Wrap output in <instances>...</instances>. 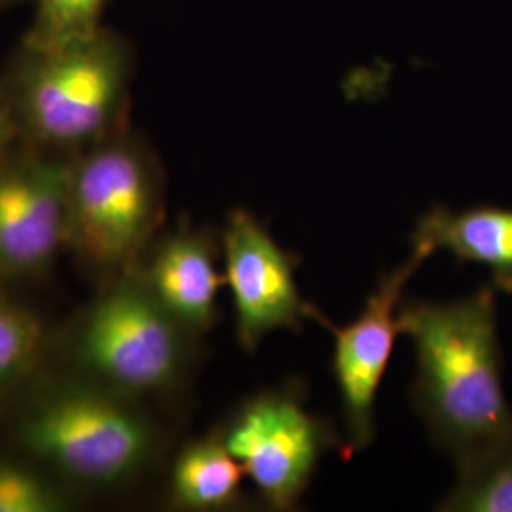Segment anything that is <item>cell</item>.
Instances as JSON below:
<instances>
[{
    "label": "cell",
    "instance_id": "6da1fadb",
    "mask_svg": "<svg viewBox=\"0 0 512 512\" xmlns=\"http://www.w3.org/2000/svg\"><path fill=\"white\" fill-rule=\"evenodd\" d=\"M399 332L416 353L414 406L442 450L463 465L512 444L494 289L456 302H403Z\"/></svg>",
    "mask_w": 512,
    "mask_h": 512
},
{
    "label": "cell",
    "instance_id": "7a4b0ae2",
    "mask_svg": "<svg viewBox=\"0 0 512 512\" xmlns=\"http://www.w3.org/2000/svg\"><path fill=\"white\" fill-rule=\"evenodd\" d=\"M12 395L8 435L16 450L69 488L128 486L162 454V429L143 401L74 372H35Z\"/></svg>",
    "mask_w": 512,
    "mask_h": 512
},
{
    "label": "cell",
    "instance_id": "3957f363",
    "mask_svg": "<svg viewBox=\"0 0 512 512\" xmlns=\"http://www.w3.org/2000/svg\"><path fill=\"white\" fill-rule=\"evenodd\" d=\"M133 48L120 33L33 46L19 40L0 73V93L19 143L76 156L128 128Z\"/></svg>",
    "mask_w": 512,
    "mask_h": 512
},
{
    "label": "cell",
    "instance_id": "277c9868",
    "mask_svg": "<svg viewBox=\"0 0 512 512\" xmlns=\"http://www.w3.org/2000/svg\"><path fill=\"white\" fill-rule=\"evenodd\" d=\"M196 336L175 321L135 270L110 275L67 340L71 372L145 401L173 393L188 374Z\"/></svg>",
    "mask_w": 512,
    "mask_h": 512
},
{
    "label": "cell",
    "instance_id": "5b68a950",
    "mask_svg": "<svg viewBox=\"0 0 512 512\" xmlns=\"http://www.w3.org/2000/svg\"><path fill=\"white\" fill-rule=\"evenodd\" d=\"M164 213L162 167L128 128L74 156L67 247L93 270H135Z\"/></svg>",
    "mask_w": 512,
    "mask_h": 512
},
{
    "label": "cell",
    "instance_id": "8992f818",
    "mask_svg": "<svg viewBox=\"0 0 512 512\" xmlns=\"http://www.w3.org/2000/svg\"><path fill=\"white\" fill-rule=\"evenodd\" d=\"M220 435L262 503L277 512L296 509L323 454L338 444L329 423L311 414L291 387L241 403Z\"/></svg>",
    "mask_w": 512,
    "mask_h": 512
},
{
    "label": "cell",
    "instance_id": "52a82bcc",
    "mask_svg": "<svg viewBox=\"0 0 512 512\" xmlns=\"http://www.w3.org/2000/svg\"><path fill=\"white\" fill-rule=\"evenodd\" d=\"M73 158L18 143L0 162V281L44 272L67 247Z\"/></svg>",
    "mask_w": 512,
    "mask_h": 512
},
{
    "label": "cell",
    "instance_id": "ba28073f",
    "mask_svg": "<svg viewBox=\"0 0 512 512\" xmlns=\"http://www.w3.org/2000/svg\"><path fill=\"white\" fill-rule=\"evenodd\" d=\"M431 256L429 249L414 245L399 268L382 275L361 315L348 327H334L321 311L310 306V319L334 336L332 370L353 450L366 448L374 440V404L395 340L401 334L399 308L404 289Z\"/></svg>",
    "mask_w": 512,
    "mask_h": 512
},
{
    "label": "cell",
    "instance_id": "9c48e42d",
    "mask_svg": "<svg viewBox=\"0 0 512 512\" xmlns=\"http://www.w3.org/2000/svg\"><path fill=\"white\" fill-rule=\"evenodd\" d=\"M224 281L232 291L239 346L255 353L274 330L300 332L310 306L296 287L298 256L279 247L247 209H234L222 232Z\"/></svg>",
    "mask_w": 512,
    "mask_h": 512
},
{
    "label": "cell",
    "instance_id": "30bf717a",
    "mask_svg": "<svg viewBox=\"0 0 512 512\" xmlns=\"http://www.w3.org/2000/svg\"><path fill=\"white\" fill-rule=\"evenodd\" d=\"M219 245L209 232L186 222L148 247L135 272L175 321L196 338L219 317Z\"/></svg>",
    "mask_w": 512,
    "mask_h": 512
},
{
    "label": "cell",
    "instance_id": "8fae6325",
    "mask_svg": "<svg viewBox=\"0 0 512 512\" xmlns=\"http://www.w3.org/2000/svg\"><path fill=\"white\" fill-rule=\"evenodd\" d=\"M412 243L433 255L448 251L463 262L482 264L497 289L512 293V209L433 207L418 220Z\"/></svg>",
    "mask_w": 512,
    "mask_h": 512
},
{
    "label": "cell",
    "instance_id": "7c38bea8",
    "mask_svg": "<svg viewBox=\"0 0 512 512\" xmlns=\"http://www.w3.org/2000/svg\"><path fill=\"white\" fill-rule=\"evenodd\" d=\"M245 471L219 431L190 440L173 459L169 501L181 511H228L241 503Z\"/></svg>",
    "mask_w": 512,
    "mask_h": 512
},
{
    "label": "cell",
    "instance_id": "4fadbf2b",
    "mask_svg": "<svg viewBox=\"0 0 512 512\" xmlns=\"http://www.w3.org/2000/svg\"><path fill=\"white\" fill-rule=\"evenodd\" d=\"M458 482L442 499L444 512H512V444L458 465Z\"/></svg>",
    "mask_w": 512,
    "mask_h": 512
},
{
    "label": "cell",
    "instance_id": "5bb4252c",
    "mask_svg": "<svg viewBox=\"0 0 512 512\" xmlns=\"http://www.w3.org/2000/svg\"><path fill=\"white\" fill-rule=\"evenodd\" d=\"M44 342L37 317L0 294V395H12L37 372Z\"/></svg>",
    "mask_w": 512,
    "mask_h": 512
},
{
    "label": "cell",
    "instance_id": "9a60e30c",
    "mask_svg": "<svg viewBox=\"0 0 512 512\" xmlns=\"http://www.w3.org/2000/svg\"><path fill=\"white\" fill-rule=\"evenodd\" d=\"M71 505L69 486L38 463L0 456V512H63Z\"/></svg>",
    "mask_w": 512,
    "mask_h": 512
},
{
    "label": "cell",
    "instance_id": "2e32d148",
    "mask_svg": "<svg viewBox=\"0 0 512 512\" xmlns=\"http://www.w3.org/2000/svg\"><path fill=\"white\" fill-rule=\"evenodd\" d=\"M110 0H33V19L23 42L33 46L57 44L84 37L103 27Z\"/></svg>",
    "mask_w": 512,
    "mask_h": 512
},
{
    "label": "cell",
    "instance_id": "e0dca14e",
    "mask_svg": "<svg viewBox=\"0 0 512 512\" xmlns=\"http://www.w3.org/2000/svg\"><path fill=\"white\" fill-rule=\"evenodd\" d=\"M19 143L18 128L14 116L8 109L2 93H0V162L10 154V150Z\"/></svg>",
    "mask_w": 512,
    "mask_h": 512
},
{
    "label": "cell",
    "instance_id": "ac0fdd59",
    "mask_svg": "<svg viewBox=\"0 0 512 512\" xmlns=\"http://www.w3.org/2000/svg\"><path fill=\"white\" fill-rule=\"evenodd\" d=\"M12 2H18V0H0V8L8 6V4H12Z\"/></svg>",
    "mask_w": 512,
    "mask_h": 512
},
{
    "label": "cell",
    "instance_id": "d6986e66",
    "mask_svg": "<svg viewBox=\"0 0 512 512\" xmlns=\"http://www.w3.org/2000/svg\"><path fill=\"white\" fill-rule=\"evenodd\" d=\"M0 283H2V281H0Z\"/></svg>",
    "mask_w": 512,
    "mask_h": 512
}]
</instances>
